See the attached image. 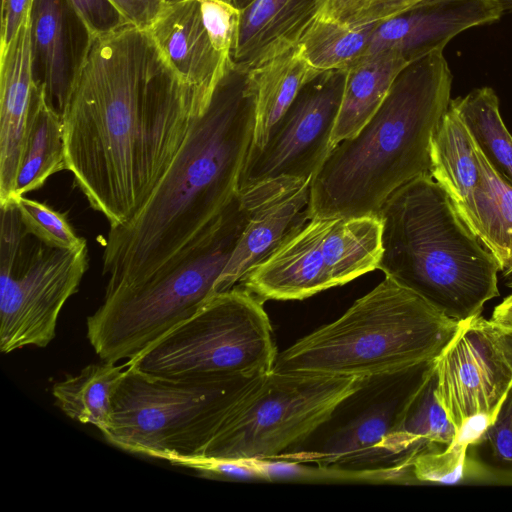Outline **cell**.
<instances>
[{
  "mask_svg": "<svg viewBox=\"0 0 512 512\" xmlns=\"http://www.w3.org/2000/svg\"><path fill=\"white\" fill-rule=\"evenodd\" d=\"M346 73L322 71L301 88L266 144L247 157L239 190L283 176L312 180L330 151Z\"/></svg>",
  "mask_w": 512,
  "mask_h": 512,
  "instance_id": "4fadbf2b",
  "label": "cell"
},
{
  "mask_svg": "<svg viewBox=\"0 0 512 512\" xmlns=\"http://www.w3.org/2000/svg\"><path fill=\"white\" fill-rule=\"evenodd\" d=\"M13 201L26 230L45 244L67 250L87 245L86 240L75 233L64 214L24 196Z\"/></svg>",
  "mask_w": 512,
  "mask_h": 512,
  "instance_id": "f1b7e54d",
  "label": "cell"
},
{
  "mask_svg": "<svg viewBox=\"0 0 512 512\" xmlns=\"http://www.w3.org/2000/svg\"><path fill=\"white\" fill-rule=\"evenodd\" d=\"M252 1L253 0H233V3L238 10H242L246 6H248Z\"/></svg>",
  "mask_w": 512,
  "mask_h": 512,
  "instance_id": "60d3db41",
  "label": "cell"
},
{
  "mask_svg": "<svg viewBox=\"0 0 512 512\" xmlns=\"http://www.w3.org/2000/svg\"><path fill=\"white\" fill-rule=\"evenodd\" d=\"M208 100L148 29L127 24L88 38L61 113L66 163L110 228L145 205Z\"/></svg>",
  "mask_w": 512,
  "mask_h": 512,
  "instance_id": "6da1fadb",
  "label": "cell"
},
{
  "mask_svg": "<svg viewBox=\"0 0 512 512\" xmlns=\"http://www.w3.org/2000/svg\"><path fill=\"white\" fill-rule=\"evenodd\" d=\"M128 24L147 29L170 0H111Z\"/></svg>",
  "mask_w": 512,
  "mask_h": 512,
  "instance_id": "e575fe53",
  "label": "cell"
},
{
  "mask_svg": "<svg viewBox=\"0 0 512 512\" xmlns=\"http://www.w3.org/2000/svg\"><path fill=\"white\" fill-rule=\"evenodd\" d=\"M31 10L0 52V205L13 199L37 86Z\"/></svg>",
  "mask_w": 512,
  "mask_h": 512,
  "instance_id": "ac0fdd59",
  "label": "cell"
},
{
  "mask_svg": "<svg viewBox=\"0 0 512 512\" xmlns=\"http://www.w3.org/2000/svg\"><path fill=\"white\" fill-rule=\"evenodd\" d=\"M490 321L501 327H512V292L493 310Z\"/></svg>",
  "mask_w": 512,
  "mask_h": 512,
  "instance_id": "74e56055",
  "label": "cell"
},
{
  "mask_svg": "<svg viewBox=\"0 0 512 512\" xmlns=\"http://www.w3.org/2000/svg\"><path fill=\"white\" fill-rule=\"evenodd\" d=\"M502 275L505 278L506 285L512 288V267L502 272Z\"/></svg>",
  "mask_w": 512,
  "mask_h": 512,
  "instance_id": "ab89813d",
  "label": "cell"
},
{
  "mask_svg": "<svg viewBox=\"0 0 512 512\" xmlns=\"http://www.w3.org/2000/svg\"><path fill=\"white\" fill-rule=\"evenodd\" d=\"M380 255L379 217H314L239 284L263 302L302 300L377 269Z\"/></svg>",
  "mask_w": 512,
  "mask_h": 512,
  "instance_id": "7c38bea8",
  "label": "cell"
},
{
  "mask_svg": "<svg viewBox=\"0 0 512 512\" xmlns=\"http://www.w3.org/2000/svg\"><path fill=\"white\" fill-rule=\"evenodd\" d=\"M88 38L109 34L127 21L111 0H68Z\"/></svg>",
  "mask_w": 512,
  "mask_h": 512,
  "instance_id": "4dcf8cb0",
  "label": "cell"
},
{
  "mask_svg": "<svg viewBox=\"0 0 512 512\" xmlns=\"http://www.w3.org/2000/svg\"><path fill=\"white\" fill-rule=\"evenodd\" d=\"M34 0H1L0 52L16 35Z\"/></svg>",
  "mask_w": 512,
  "mask_h": 512,
  "instance_id": "d590c367",
  "label": "cell"
},
{
  "mask_svg": "<svg viewBox=\"0 0 512 512\" xmlns=\"http://www.w3.org/2000/svg\"><path fill=\"white\" fill-rule=\"evenodd\" d=\"M484 439L489 444L495 458L512 462V387L487 429Z\"/></svg>",
  "mask_w": 512,
  "mask_h": 512,
  "instance_id": "d6a6232c",
  "label": "cell"
},
{
  "mask_svg": "<svg viewBox=\"0 0 512 512\" xmlns=\"http://www.w3.org/2000/svg\"><path fill=\"white\" fill-rule=\"evenodd\" d=\"M361 0H315L317 14L345 21Z\"/></svg>",
  "mask_w": 512,
  "mask_h": 512,
  "instance_id": "8d00e7d4",
  "label": "cell"
},
{
  "mask_svg": "<svg viewBox=\"0 0 512 512\" xmlns=\"http://www.w3.org/2000/svg\"><path fill=\"white\" fill-rule=\"evenodd\" d=\"M62 170H67L62 116L37 83L12 201L39 189Z\"/></svg>",
  "mask_w": 512,
  "mask_h": 512,
  "instance_id": "cb8c5ba5",
  "label": "cell"
},
{
  "mask_svg": "<svg viewBox=\"0 0 512 512\" xmlns=\"http://www.w3.org/2000/svg\"><path fill=\"white\" fill-rule=\"evenodd\" d=\"M422 0H361L343 22L367 24L381 22L409 9Z\"/></svg>",
  "mask_w": 512,
  "mask_h": 512,
  "instance_id": "836d02e7",
  "label": "cell"
},
{
  "mask_svg": "<svg viewBox=\"0 0 512 512\" xmlns=\"http://www.w3.org/2000/svg\"><path fill=\"white\" fill-rule=\"evenodd\" d=\"M473 144L479 181L458 213L493 254L502 273L512 267V185L491 166L474 138Z\"/></svg>",
  "mask_w": 512,
  "mask_h": 512,
  "instance_id": "44dd1931",
  "label": "cell"
},
{
  "mask_svg": "<svg viewBox=\"0 0 512 512\" xmlns=\"http://www.w3.org/2000/svg\"><path fill=\"white\" fill-rule=\"evenodd\" d=\"M450 103L491 166L512 185V135L501 117L495 91L477 88Z\"/></svg>",
  "mask_w": 512,
  "mask_h": 512,
  "instance_id": "83f0119b",
  "label": "cell"
},
{
  "mask_svg": "<svg viewBox=\"0 0 512 512\" xmlns=\"http://www.w3.org/2000/svg\"><path fill=\"white\" fill-rule=\"evenodd\" d=\"M34 74L61 114L88 39L68 0H34L31 10Z\"/></svg>",
  "mask_w": 512,
  "mask_h": 512,
  "instance_id": "d6986e66",
  "label": "cell"
},
{
  "mask_svg": "<svg viewBox=\"0 0 512 512\" xmlns=\"http://www.w3.org/2000/svg\"><path fill=\"white\" fill-rule=\"evenodd\" d=\"M0 208V350L46 347L87 271L88 248L49 246L26 230L14 201Z\"/></svg>",
  "mask_w": 512,
  "mask_h": 512,
  "instance_id": "30bf717a",
  "label": "cell"
},
{
  "mask_svg": "<svg viewBox=\"0 0 512 512\" xmlns=\"http://www.w3.org/2000/svg\"><path fill=\"white\" fill-rule=\"evenodd\" d=\"M239 13L215 0H170L148 29L170 65L210 98L231 64Z\"/></svg>",
  "mask_w": 512,
  "mask_h": 512,
  "instance_id": "9a60e30c",
  "label": "cell"
},
{
  "mask_svg": "<svg viewBox=\"0 0 512 512\" xmlns=\"http://www.w3.org/2000/svg\"><path fill=\"white\" fill-rule=\"evenodd\" d=\"M493 326L497 345L512 369V327Z\"/></svg>",
  "mask_w": 512,
  "mask_h": 512,
  "instance_id": "f35d334b",
  "label": "cell"
},
{
  "mask_svg": "<svg viewBox=\"0 0 512 512\" xmlns=\"http://www.w3.org/2000/svg\"><path fill=\"white\" fill-rule=\"evenodd\" d=\"M504 14L512 13V0H500Z\"/></svg>",
  "mask_w": 512,
  "mask_h": 512,
  "instance_id": "b9f144b4",
  "label": "cell"
},
{
  "mask_svg": "<svg viewBox=\"0 0 512 512\" xmlns=\"http://www.w3.org/2000/svg\"><path fill=\"white\" fill-rule=\"evenodd\" d=\"M376 23L350 24L317 14L296 50L320 72L347 70L366 53Z\"/></svg>",
  "mask_w": 512,
  "mask_h": 512,
  "instance_id": "4316f807",
  "label": "cell"
},
{
  "mask_svg": "<svg viewBox=\"0 0 512 512\" xmlns=\"http://www.w3.org/2000/svg\"><path fill=\"white\" fill-rule=\"evenodd\" d=\"M254 123L248 71L231 63L148 201L109 229L105 293L146 280L222 212L239 192Z\"/></svg>",
  "mask_w": 512,
  "mask_h": 512,
  "instance_id": "7a4b0ae2",
  "label": "cell"
},
{
  "mask_svg": "<svg viewBox=\"0 0 512 512\" xmlns=\"http://www.w3.org/2000/svg\"><path fill=\"white\" fill-rule=\"evenodd\" d=\"M503 14L500 0H422L377 22L364 56L394 50L410 62L443 50L459 33L495 22Z\"/></svg>",
  "mask_w": 512,
  "mask_h": 512,
  "instance_id": "e0dca14e",
  "label": "cell"
},
{
  "mask_svg": "<svg viewBox=\"0 0 512 512\" xmlns=\"http://www.w3.org/2000/svg\"><path fill=\"white\" fill-rule=\"evenodd\" d=\"M409 62L394 50L363 56L347 69L342 101L330 140V150L352 137L385 99L399 72Z\"/></svg>",
  "mask_w": 512,
  "mask_h": 512,
  "instance_id": "7402d4cb",
  "label": "cell"
},
{
  "mask_svg": "<svg viewBox=\"0 0 512 512\" xmlns=\"http://www.w3.org/2000/svg\"><path fill=\"white\" fill-rule=\"evenodd\" d=\"M459 322L389 277L278 353L273 370L369 377L432 362Z\"/></svg>",
  "mask_w": 512,
  "mask_h": 512,
  "instance_id": "5b68a950",
  "label": "cell"
},
{
  "mask_svg": "<svg viewBox=\"0 0 512 512\" xmlns=\"http://www.w3.org/2000/svg\"><path fill=\"white\" fill-rule=\"evenodd\" d=\"M251 206L239 191L191 242L143 282L105 293L87 318V338L102 361L131 360L198 311L249 221Z\"/></svg>",
  "mask_w": 512,
  "mask_h": 512,
  "instance_id": "8992f818",
  "label": "cell"
},
{
  "mask_svg": "<svg viewBox=\"0 0 512 512\" xmlns=\"http://www.w3.org/2000/svg\"><path fill=\"white\" fill-rule=\"evenodd\" d=\"M263 303L240 284L217 293L126 365L163 378L267 374L278 352Z\"/></svg>",
  "mask_w": 512,
  "mask_h": 512,
  "instance_id": "9c48e42d",
  "label": "cell"
},
{
  "mask_svg": "<svg viewBox=\"0 0 512 512\" xmlns=\"http://www.w3.org/2000/svg\"><path fill=\"white\" fill-rule=\"evenodd\" d=\"M174 465L194 469L206 477L264 480L260 470L252 460H205L194 458L177 462Z\"/></svg>",
  "mask_w": 512,
  "mask_h": 512,
  "instance_id": "1f68e13d",
  "label": "cell"
},
{
  "mask_svg": "<svg viewBox=\"0 0 512 512\" xmlns=\"http://www.w3.org/2000/svg\"><path fill=\"white\" fill-rule=\"evenodd\" d=\"M468 447L451 441L447 445L428 446L411 465L412 479L421 482L453 483L464 475Z\"/></svg>",
  "mask_w": 512,
  "mask_h": 512,
  "instance_id": "f546056e",
  "label": "cell"
},
{
  "mask_svg": "<svg viewBox=\"0 0 512 512\" xmlns=\"http://www.w3.org/2000/svg\"><path fill=\"white\" fill-rule=\"evenodd\" d=\"M433 366L434 397L455 436L475 419L492 424L512 387V369L490 320L479 315L460 321Z\"/></svg>",
  "mask_w": 512,
  "mask_h": 512,
  "instance_id": "5bb4252c",
  "label": "cell"
},
{
  "mask_svg": "<svg viewBox=\"0 0 512 512\" xmlns=\"http://www.w3.org/2000/svg\"><path fill=\"white\" fill-rule=\"evenodd\" d=\"M430 160L432 178L448 193L457 211L461 210L480 173L473 137L451 103L433 135Z\"/></svg>",
  "mask_w": 512,
  "mask_h": 512,
  "instance_id": "d4e9b609",
  "label": "cell"
},
{
  "mask_svg": "<svg viewBox=\"0 0 512 512\" xmlns=\"http://www.w3.org/2000/svg\"><path fill=\"white\" fill-rule=\"evenodd\" d=\"M316 15L315 0H253L239 13L232 64L249 71L296 48Z\"/></svg>",
  "mask_w": 512,
  "mask_h": 512,
  "instance_id": "ffe728a7",
  "label": "cell"
},
{
  "mask_svg": "<svg viewBox=\"0 0 512 512\" xmlns=\"http://www.w3.org/2000/svg\"><path fill=\"white\" fill-rule=\"evenodd\" d=\"M363 378L272 370L235 406L195 458L276 459L306 438Z\"/></svg>",
  "mask_w": 512,
  "mask_h": 512,
  "instance_id": "8fae6325",
  "label": "cell"
},
{
  "mask_svg": "<svg viewBox=\"0 0 512 512\" xmlns=\"http://www.w3.org/2000/svg\"><path fill=\"white\" fill-rule=\"evenodd\" d=\"M319 73L296 48L248 71L255 101L254 135L249 155L266 144L271 130L301 88Z\"/></svg>",
  "mask_w": 512,
  "mask_h": 512,
  "instance_id": "603a6c76",
  "label": "cell"
},
{
  "mask_svg": "<svg viewBox=\"0 0 512 512\" xmlns=\"http://www.w3.org/2000/svg\"><path fill=\"white\" fill-rule=\"evenodd\" d=\"M432 364L364 377L306 438L276 459L314 464L329 479H412L398 454V431Z\"/></svg>",
  "mask_w": 512,
  "mask_h": 512,
  "instance_id": "ba28073f",
  "label": "cell"
},
{
  "mask_svg": "<svg viewBox=\"0 0 512 512\" xmlns=\"http://www.w3.org/2000/svg\"><path fill=\"white\" fill-rule=\"evenodd\" d=\"M215 1H221V2H225V3H229V4H232L234 6L233 0H215Z\"/></svg>",
  "mask_w": 512,
  "mask_h": 512,
  "instance_id": "7bdbcfd3",
  "label": "cell"
},
{
  "mask_svg": "<svg viewBox=\"0 0 512 512\" xmlns=\"http://www.w3.org/2000/svg\"><path fill=\"white\" fill-rule=\"evenodd\" d=\"M310 183L283 176L240 189L249 199L251 214L216 283V293L239 284L309 222Z\"/></svg>",
  "mask_w": 512,
  "mask_h": 512,
  "instance_id": "2e32d148",
  "label": "cell"
},
{
  "mask_svg": "<svg viewBox=\"0 0 512 512\" xmlns=\"http://www.w3.org/2000/svg\"><path fill=\"white\" fill-rule=\"evenodd\" d=\"M451 86L443 50L410 61L370 119L329 151L310 183L311 218L378 217L396 190L430 174L431 142Z\"/></svg>",
  "mask_w": 512,
  "mask_h": 512,
  "instance_id": "3957f363",
  "label": "cell"
},
{
  "mask_svg": "<svg viewBox=\"0 0 512 512\" xmlns=\"http://www.w3.org/2000/svg\"><path fill=\"white\" fill-rule=\"evenodd\" d=\"M265 375L163 378L126 365L103 436L124 451L173 465L198 457Z\"/></svg>",
  "mask_w": 512,
  "mask_h": 512,
  "instance_id": "52a82bcc",
  "label": "cell"
},
{
  "mask_svg": "<svg viewBox=\"0 0 512 512\" xmlns=\"http://www.w3.org/2000/svg\"><path fill=\"white\" fill-rule=\"evenodd\" d=\"M385 277L421 296L455 321L481 315L499 296V265L430 174L396 190L383 204Z\"/></svg>",
  "mask_w": 512,
  "mask_h": 512,
  "instance_id": "277c9868",
  "label": "cell"
},
{
  "mask_svg": "<svg viewBox=\"0 0 512 512\" xmlns=\"http://www.w3.org/2000/svg\"><path fill=\"white\" fill-rule=\"evenodd\" d=\"M125 369L126 363L101 361L85 366L78 374L67 375L52 386L56 405L69 418L106 433L112 424L113 399Z\"/></svg>",
  "mask_w": 512,
  "mask_h": 512,
  "instance_id": "484cf974",
  "label": "cell"
}]
</instances>
